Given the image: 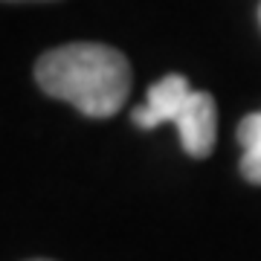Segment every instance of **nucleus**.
Instances as JSON below:
<instances>
[{"instance_id": "1", "label": "nucleus", "mask_w": 261, "mask_h": 261, "mask_svg": "<svg viewBox=\"0 0 261 261\" xmlns=\"http://www.w3.org/2000/svg\"><path fill=\"white\" fill-rule=\"evenodd\" d=\"M41 90L70 102L93 119H108L122 111L130 93V64L108 44H64L44 53L35 64Z\"/></svg>"}, {"instance_id": "2", "label": "nucleus", "mask_w": 261, "mask_h": 261, "mask_svg": "<svg viewBox=\"0 0 261 261\" xmlns=\"http://www.w3.org/2000/svg\"><path fill=\"white\" fill-rule=\"evenodd\" d=\"M140 128H157L163 122L177 125L180 142L192 157H209L218 137V108L206 90H192L186 75L171 73L148 90L142 108L134 111Z\"/></svg>"}, {"instance_id": "3", "label": "nucleus", "mask_w": 261, "mask_h": 261, "mask_svg": "<svg viewBox=\"0 0 261 261\" xmlns=\"http://www.w3.org/2000/svg\"><path fill=\"white\" fill-rule=\"evenodd\" d=\"M238 142H241V148H244L241 174L250 183L261 186V111L241 119V125H238Z\"/></svg>"}, {"instance_id": "4", "label": "nucleus", "mask_w": 261, "mask_h": 261, "mask_svg": "<svg viewBox=\"0 0 261 261\" xmlns=\"http://www.w3.org/2000/svg\"><path fill=\"white\" fill-rule=\"evenodd\" d=\"M32 261H47V258H32Z\"/></svg>"}, {"instance_id": "5", "label": "nucleus", "mask_w": 261, "mask_h": 261, "mask_svg": "<svg viewBox=\"0 0 261 261\" xmlns=\"http://www.w3.org/2000/svg\"><path fill=\"white\" fill-rule=\"evenodd\" d=\"M258 15H261V12H258Z\"/></svg>"}]
</instances>
